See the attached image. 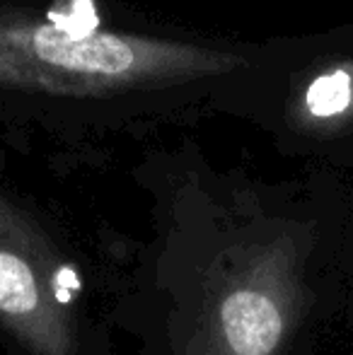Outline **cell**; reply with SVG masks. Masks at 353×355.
<instances>
[{"label":"cell","instance_id":"3","mask_svg":"<svg viewBox=\"0 0 353 355\" xmlns=\"http://www.w3.org/2000/svg\"><path fill=\"white\" fill-rule=\"evenodd\" d=\"M78 290L56 244L0 193V324L32 355H76Z\"/></svg>","mask_w":353,"mask_h":355},{"label":"cell","instance_id":"2","mask_svg":"<svg viewBox=\"0 0 353 355\" xmlns=\"http://www.w3.org/2000/svg\"><path fill=\"white\" fill-rule=\"evenodd\" d=\"M242 116L295 141L353 138V24L266 42Z\"/></svg>","mask_w":353,"mask_h":355},{"label":"cell","instance_id":"4","mask_svg":"<svg viewBox=\"0 0 353 355\" xmlns=\"http://www.w3.org/2000/svg\"><path fill=\"white\" fill-rule=\"evenodd\" d=\"M216 300L206 304V355H276L302 307V283L291 244H259L237 254Z\"/></svg>","mask_w":353,"mask_h":355},{"label":"cell","instance_id":"1","mask_svg":"<svg viewBox=\"0 0 353 355\" xmlns=\"http://www.w3.org/2000/svg\"><path fill=\"white\" fill-rule=\"evenodd\" d=\"M266 42L160 22L119 0H0V114L39 123H126L242 114Z\"/></svg>","mask_w":353,"mask_h":355}]
</instances>
